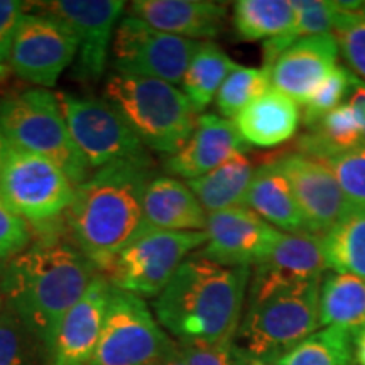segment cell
<instances>
[{"label":"cell","instance_id":"22","mask_svg":"<svg viewBox=\"0 0 365 365\" xmlns=\"http://www.w3.org/2000/svg\"><path fill=\"white\" fill-rule=\"evenodd\" d=\"M234 125L244 143L255 148H276L293 139L301 122L299 105L276 88H269L237 113Z\"/></svg>","mask_w":365,"mask_h":365},{"label":"cell","instance_id":"35","mask_svg":"<svg viewBox=\"0 0 365 365\" xmlns=\"http://www.w3.org/2000/svg\"><path fill=\"white\" fill-rule=\"evenodd\" d=\"M352 71H349V68L339 65L313 91L312 97L304 103L303 113H301V120L307 129L318 124L323 117L341 105L345 95L349 93L350 85H352Z\"/></svg>","mask_w":365,"mask_h":365},{"label":"cell","instance_id":"11","mask_svg":"<svg viewBox=\"0 0 365 365\" xmlns=\"http://www.w3.org/2000/svg\"><path fill=\"white\" fill-rule=\"evenodd\" d=\"M56 97L73 143L90 170L149 154L124 118L103 98L80 97L65 91L56 93Z\"/></svg>","mask_w":365,"mask_h":365},{"label":"cell","instance_id":"21","mask_svg":"<svg viewBox=\"0 0 365 365\" xmlns=\"http://www.w3.org/2000/svg\"><path fill=\"white\" fill-rule=\"evenodd\" d=\"M144 230L205 232V212L186 181L175 176L156 175L148 185L143 203Z\"/></svg>","mask_w":365,"mask_h":365},{"label":"cell","instance_id":"39","mask_svg":"<svg viewBox=\"0 0 365 365\" xmlns=\"http://www.w3.org/2000/svg\"><path fill=\"white\" fill-rule=\"evenodd\" d=\"M27 4L19 0H0V66L11 58L14 38L24 17Z\"/></svg>","mask_w":365,"mask_h":365},{"label":"cell","instance_id":"8","mask_svg":"<svg viewBox=\"0 0 365 365\" xmlns=\"http://www.w3.org/2000/svg\"><path fill=\"white\" fill-rule=\"evenodd\" d=\"M207 242L205 232H140L103 274L110 286L139 298H156L178 269Z\"/></svg>","mask_w":365,"mask_h":365},{"label":"cell","instance_id":"3","mask_svg":"<svg viewBox=\"0 0 365 365\" xmlns=\"http://www.w3.org/2000/svg\"><path fill=\"white\" fill-rule=\"evenodd\" d=\"M249 279L250 267H225L193 252L156 296L154 314L180 341L234 340Z\"/></svg>","mask_w":365,"mask_h":365},{"label":"cell","instance_id":"2","mask_svg":"<svg viewBox=\"0 0 365 365\" xmlns=\"http://www.w3.org/2000/svg\"><path fill=\"white\" fill-rule=\"evenodd\" d=\"M156 175L145 154L95 170L75 188L65 213L68 235L100 274L144 230V193Z\"/></svg>","mask_w":365,"mask_h":365},{"label":"cell","instance_id":"29","mask_svg":"<svg viewBox=\"0 0 365 365\" xmlns=\"http://www.w3.org/2000/svg\"><path fill=\"white\" fill-rule=\"evenodd\" d=\"M296 17L293 26L277 38L267 39L262 46V68L271 71L276 59L294 44L309 36L333 34L339 9L335 2L325 0H291Z\"/></svg>","mask_w":365,"mask_h":365},{"label":"cell","instance_id":"20","mask_svg":"<svg viewBox=\"0 0 365 365\" xmlns=\"http://www.w3.org/2000/svg\"><path fill=\"white\" fill-rule=\"evenodd\" d=\"M322 240L313 234H282L264 261L250 269L249 284L277 286L322 279L327 271Z\"/></svg>","mask_w":365,"mask_h":365},{"label":"cell","instance_id":"34","mask_svg":"<svg viewBox=\"0 0 365 365\" xmlns=\"http://www.w3.org/2000/svg\"><path fill=\"white\" fill-rule=\"evenodd\" d=\"M365 4V2H364ZM339 51L354 75L365 81V12H340L333 31Z\"/></svg>","mask_w":365,"mask_h":365},{"label":"cell","instance_id":"28","mask_svg":"<svg viewBox=\"0 0 365 365\" xmlns=\"http://www.w3.org/2000/svg\"><path fill=\"white\" fill-rule=\"evenodd\" d=\"M239 66L220 46L212 41H202L181 80L182 93L193 105L198 115L207 110L217 97L228 73Z\"/></svg>","mask_w":365,"mask_h":365},{"label":"cell","instance_id":"4","mask_svg":"<svg viewBox=\"0 0 365 365\" xmlns=\"http://www.w3.org/2000/svg\"><path fill=\"white\" fill-rule=\"evenodd\" d=\"M322 279L296 284L247 287L244 314L234 336L245 365L274 364L319 327Z\"/></svg>","mask_w":365,"mask_h":365},{"label":"cell","instance_id":"9","mask_svg":"<svg viewBox=\"0 0 365 365\" xmlns=\"http://www.w3.org/2000/svg\"><path fill=\"white\" fill-rule=\"evenodd\" d=\"M175 346L139 296L110 286L100 340L90 365H156Z\"/></svg>","mask_w":365,"mask_h":365},{"label":"cell","instance_id":"30","mask_svg":"<svg viewBox=\"0 0 365 365\" xmlns=\"http://www.w3.org/2000/svg\"><path fill=\"white\" fill-rule=\"evenodd\" d=\"M296 12L289 0H239L232 24L240 41L272 39L293 26Z\"/></svg>","mask_w":365,"mask_h":365},{"label":"cell","instance_id":"27","mask_svg":"<svg viewBox=\"0 0 365 365\" xmlns=\"http://www.w3.org/2000/svg\"><path fill=\"white\" fill-rule=\"evenodd\" d=\"M319 240L328 269L365 281V205H352Z\"/></svg>","mask_w":365,"mask_h":365},{"label":"cell","instance_id":"14","mask_svg":"<svg viewBox=\"0 0 365 365\" xmlns=\"http://www.w3.org/2000/svg\"><path fill=\"white\" fill-rule=\"evenodd\" d=\"M207 242L198 250L203 259L225 267H250L271 254L281 232L245 207L208 213Z\"/></svg>","mask_w":365,"mask_h":365},{"label":"cell","instance_id":"24","mask_svg":"<svg viewBox=\"0 0 365 365\" xmlns=\"http://www.w3.org/2000/svg\"><path fill=\"white\" fill-rule=\"evenodd\" d=\"M319 327H335L357 336L365 328V281L352 274L322 277L318 298Z\"/></svg>","mask_w":365,"mask_h":365},{"label":"cell","instance_id":"43","mask_svg":"<svg viewBox=\"0 0 365 365\" xmlns=\"http://www.w3.org/2000/svg\"><path fill=\"white\" fill-rule=\"evenodd\" d=\"M247 365H271V364H266V362H259V360H257V362H250V364H247Z\"/></svg>","mask_w":365,"mask_h":365},{"label":"cell","instance_id":"12","mask_svg":"<svg viewBox=\"0 0 365 365\" xmlns=\"http://www.w3.org/2000/svg\"><path fill=\"white\" fill-rule=\"evenodd\" d=\"M27 9L58 17L71 27L78 39V53L73 63V78L95 85L107 70L113 33L125 2L120 0H48L33 2Z\"/></svg>","mask_w":365,"mask_h":365},{"label":"cell","instance_id":"33","mask_svg":"<svg viewBox=\"0 0 365 365\" xmlns=\"http://www.w3.org/2000/svg\"><path fill=\"white\" fill-rule=\"evenodd\" d=\"M43 350L19 318L2 303L0 308V365H38ZM44 360V355H43Z\"/></svg>","mask_w":365,"mask_h":365},{"label":"cell","instance_id":"7","mask_svg":"<svg viewBox=\"0 0 365 365\" xmlns=\"http://www.w3.org/2000/svg\"><path fill=\"white\" fill-rule=\"evenodd\" d=\"M73 196L75 186L56 164L0 134V198L33 230L61 220Z\"/></svg>","mask_w":365,"mask_h":365},{"label":"cell","instance_id":"10","mask_svg":"<svg viewBox=\"0 0 365 365\" xmlns=\"http://www.w3.org/2000/svg\"><path fill=\"white\" fill-rule=\"evenodd\" d=\"M200 44V41L154 29L127 12L113 33L110 48L113 73L181 85Z\"/></svg>","mask_w":365,"mask_h":365},{"label":"cell","instance_id":"18","mask_svg":"<svg viewBox=\"0 0 365 365\" xmlns=\"http://www.w3.org/2000/svg\"><path fill=\"white\" fill-rule=\"evenodd\" d=\"M249 149L234 122L215 113H202L186 144L164 159V171L190 181L208 175L235 154L247 153Z\"/></svg>","mask_w":365,"mask_h":365},{"label":"cell","instance_id":"42","mask_svg":"<svg viewBox=\"0 0 365 365\" xmlns=\"http://www.w3.org/2000/svg\"><path fill=\"white\" fill-rule=\"evenodd\" d=\"M354 354H355V362L359 365H365V328L355 336L354 341Z\"/></svg>","mask_w":365,"mask_h":365},{"label":"cell","instance_id":"44","mask_svg":"<svg viewBox=\"0 0 365 365\" xmlns=\"http://www.w3.org/2000/svg\"><path fill=\"white\" fill-rule=\"evenodd\" d=\"M0 308H2V293H0Z\"/></svg>","mask_w":365,"mask_h":365},{"label":"cell","instance_id":"32","mask_svg":"<svg viewBox=\"0 0 365 365\" xmlns=\"http://www.w3.org/2000/svg\"><path fill=\"white\" fill-rule=\"evenodd\" d=\"M271 88V71L266 68L237 66L228 73L215 97L220 117L234 120L237 113Z\"/></svg>","mask_w":365,"mask_h":365},{"label":"cell","instance_id":"37","mask_svg":"<svg viewBox=\"0 0 365 365\" xmlns=\"http://www.w3.org/2000/svg\"><path fill=\"white\" fill-rule=\"evenodd\" d=\"M186 365H245L234 340L227 341H180Z\"/></svg>","mask_w":365,"mask_h":365},{"label":"cell","instance_id":"38","mask_svg":"<svg viewBox=\"0 0 365 365\" xmlns=\"http://www.w3.org/2000/svg\"><path fill=\"white\" fill-rule=\"evenodd\" d=\"M33 228L0 198V262L14 257L33 242Z\"/></svg>","mask_w":365,"mask_h":365},{"label":"cell","instance_id":"25","mask_svg":"<svg viewBox=\"0 0 365 365\" xmlns=\"http://www.w3.org/2000/svg\"><path fill=\"white\" fill-rule=\"evenodd\" d=\"M255 166L245 153L235 154L217 170L186 181L207 213L242 207L244 196L252 181Z\"/></svg>","mask_w":365,"mask_h":365},{"label":"cell","instance_id":"5","mask_svg":"<svg viewBox=\"0 0 365 365\" xmlns=\"http://www.w3.org/2000/svg\"><path fill=\"white\" fill-rule=\"evenodd\" d=\"M102 98L115 108L145 149L171 156L193 134L198 113L176 85L156 78L110 73Z\"/></svg>","mask_w":365,"mask_h":365},{"label":"cell","instance_id":"16","mask_svg":"<svg viewBox=\"0 0 365 365\" xmlns=\"http://www.w3.org/2000/svg\"><path fill=\"white\" fill-rule=\"evenodd\" d=\"M110 282L97 274L59 325L46 365H90L103 327Z\"/></svg>","mask_w":365,"mask_h":365},{"label":"cell","instance_id":"45","mask_svg":"<svg viewBox=\"0 0 365 365\" xmlns=\"http://www.w3.org/2000/svg\"><path fill=\"white\" fill-rule=\"evenodd\" d=\"M0 71H4V66H0Z\"/></svg>","mask_w":365,"mask_h":365},{"label":"cell","instance_id":"19","mask_svg":"<svg viewBox=\"0 0 365 365\" xmlns=\"http://www.w3.org/2000/svg\"><path fill=\"white\" fill-rule=\"evenodd\" d=\"M129 14L166 34L191 41H210L222 34L227 4L210 0H135Z\"/></svg>","mask_w":365,"mask_h":365},{"label":"cell","instance_id":"40","mask_svg":"<svg viewBox=\"0 0 365 365\" xmlns=\"http://www.w3.org/2000/svg\"><path fill=\"white\" fill-rule=\"evenodd\" d=\"M350 107L354 108L355 115H357L360 125L365 130V81H362L357 76H352V85H350Z\"/></svg>","mask_w":365,"mask_h":365},{"label":"cell","instance_id":"13","mask_svg":"<svg viewBox=\"0 0 365 365\" xmlns=\"http://www.w3.org/2000/svg\"><path fill=\"white\" fill-rule=\"evenodd\" d=\"M78 39L70 26L44 12L24 14L14 38L9 65L38 88L56 86L61 73L75 63Z\"/></svg>","mask_w":365,"mask_h":365},{"label":"cell","instance_id":"6","mask_svg":"<svg viewBox=\"0 0 365 365\" xmlns=\"http://www.w3.org/2000/svg\"><path fill=\"white\" fill-rule=\"evenodd\" d=\"M0 134L56 164L75 188L90 176L88 164L73 143L51 90L29 88L0 98Z\"/></svg>","mask_w":365,"mask_h":365},{"label":"cell","instance_id":"17","mask_svg":"<svg viewBox=\"0 0 365 365\" xmlns=\"http://www.w3.org/2000/svg\"><path fill=\"white\" fill-rule=\"evenodd\" d=\"M339 43L333 34L309 36L291 44L271 68V85L298 105H304L335 70Z\"/></svg>","mask_w":365,"mask_h":365},{"label":"cell","instance_id":"31","mask_svg":"<svg viewBox=\"0 0 365 365\" xmlns=\"http://www.w3.org/2000/svg\"><path fill=\"white\" fill-rule=\"evenodd\" d=\"M355 335L335 327L314 331L274 365H355Z\"/></svg>","mask_w":365,"mask_h":365},{"label":"cell","instance_id":"26","mask_svg":"<svg viewBox=\"0 0 365 365\" xmlns=\"http://www.w3.org/2000/svg\"><path fill=\"white\" fill-rule=\"evenodd\" d=\"M362 132L354 108L349 103H341L304 134L296 137L294 153L327 161L360 145Z\"/></svg>","mask_w":365,"mask_h":365},{"label":"cell","instance_id":"41","mask_svg":"<svg viewBox=\"0 0 365 365\" xmlns=\"http://www.w3.org/2000/svg\"><path fill=\"white\" fill-rule=\"evenodd\" d=\"M156 365H186L185 355H182L180 345L175 344V346Z\"/></svg>","mask_w":365,"mask_h":365},{"label":"cell","instance_id":"23","mask_svg":"<svg viewBox=\"0 0 365 365\" xmlns=\"http://www.w3.org/2000/svg\"><path fill=\"white\" fill-rule=\"evenodd\" d=\"M242 207L252 210L269 225L282 228L287 234H309L293 190L274 159L255 168Z\"/></svg>","mask_w":365,"mask_h":365},{"label":"cell","instance_id":"1","mask_svg":"<svg viewBox=\"0 0 365 365\" xmlns=\"http://www.w3.org/2000/svg\"><path fill=\"white\" fill-rule=\"evenodd\" d=\"M97 274L70 237L53 225L0 267L2 303L38 341L44 362L63 318Z\"/></svg>","mask_w":365,"mask_h":365},{"label":"cell","instance_id":"15","mask_svg":"<svg viewBox=\"0 0 365 365\" xmlns=\"http://www.w3.org/2000/svg\"><path fill=\"white\" fill-rule=\"evenodd\" d=\"M272 159L293 190L309 234H327L354 205L323 161L299 153L279 154Z\"/></svg>","mask_w":365,"mask_h":365},{"label":"cell","instance_id":"36","mask_svg":"<svg viewBox=\"0 0 365 365\" xmlns=\"http://www.w3.org/2000/svg\"><path fill=\"white\" fill-rule=\"evenodd\" d=\"M330 168L341 191L354 205H365V145L323 161Z\"/></svg>","mask_w":365,"mask_h":365}]
</instances>
